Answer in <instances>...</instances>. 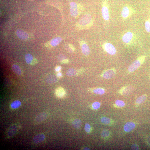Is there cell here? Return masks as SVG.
Wrapping results in <instances>:
<instances>
[{
    "mask_svg": "<svg viewBox=\"0 0 150 150\" xmlns=\"http://www.w3.org/2000/svg\"><path fill=\"white\" fill-rule=\"evenodd\" d=\"M131 149L132 150H139V148L137 144H134L131 147Z\"/></svg>",
    "mask_w": 150,
    "mask_h": 150,
    "instance_id": "32",
    "label": "cell"
},
{
    "mask_svg": "<svg viewBox=\"0 0 150 150\" xmlns=\"http://www.w3.org/2000/svg\"><path fill=\"white\" fill-rule=\"evenodd\" d=\"M38 62L37 60V59L35 58H34L31 64L32 65H36Z\"/></svg>",
    "mask_w": 150,
    "mask_h": 150,
    "instance_id": "33",
    "label": "cell"
},
{
    "mask_svg": "<svg viewBox=\"0 0 150 150\" xmlns=\"http://www.w3.org/2000/svg\"><path fill=\"white\" fill-rule=\"evenodd\" d=\"M145 29L147 32H150V19L146 20L145 24Z\"/></svg>",
    "mask_w": 150,
    "mask_h": 150,
    "instance_id": "28",
    "label": "cell"
},
{
    "mask_svg": "<svg viewBox=\"0 0 150 150\" xmlns=\"http://www.w3.org/2000/svg\"><path fill=\"white\" fill-rule=\"evenodd\" d=\"M13 72L16 74L20 75L21 74V71L20 67L18 65L15 64L13 65L12 67Z\"/></svg>",
    "mask_w": 150,
    "mask_h": 150,
    "instance_id": "17",
    "label": "cell"
},
{
    "mask_svg": "<svg viewBox=\"0 0 150 150\" xmlns=\"http://www.w3.org/2000/svg\"><path fill=\"white\" fill-rule=\"evenodd\" d=\"M61 69V67L60 66H57L55 69V70L56 72H59Z\"/></svg>",
    "mask_w": 150,
    "mask_h": 150,
    "instance_id": "35",
    "label": "cell"
},
{
    "mask_svg": "<svg viewBox=\"0 0 150 150\" xmlns=\"http://www.w3.org/2000/svg\"><path fill=\"white\" fill-rule=\"evenodd\" d=\"M84 130L87 133H91V125L88 124H86L85 127H84Z\"/></svg>",
    "mask_w": 150,
    "mask_h": 150,
    "instance_id": "30",
    "label": "cell"
},
{
    "mask_svg": "<svg viewBox=\"0 0 150 150\" xmlns=\"http://www.w3.org/2000/svg\"><path fill=\"white\" fill-rule=\"evenodd\" d=\"M94 92L95 94L102 95L105 93V91L104 89L101 88H97L94 90Z\"/></svg>",
    "mask_w": 150,
    "mask_h": 150,
    "instance_id": "25",
    "label": "cell"
},
{
    "mask_svg": "<svg viewBox=\"0 0 150 150\" xmlns=\"http://www.w3.org/2000/svg\"><path fill=\"white\" fill-rule=\"evenodd\" d=\"M102 14L103 17L106 21H108L109 19V13L106 2L104 3L102 10Z\"/></svg>",
    "mask_w": 150,
    "mask_h": 150,
    "instance_id": "8",
    "label": "cell"
},
{
    "mask_svg": "<svg viewBox=\"0 0 150 150\" xmlns=\"http://www.w3.org/2000/svg\"><path fill=\"white\" fill-rule=\"evenodd\" d=\"M48 82L50 83H55L57 81V78L53 76H50L47 79Z\"/></svg>",
    "mask_w": 150,
    "mask_h": 150,
    "instance_id": "27",
    "label": "cell"
},
{
    "mask_svg": "<svg viewBox=\"0 0 150 150\" xmlns=\"http://www.w3.org/2000/svg\"><path fill=\"white\" fill-rule=\"evenodd\" d=\"M78 7L76 3L74 2H71L70 4V12L71 15L73 17L77 18L79 15Z\"/></svg>",
    "mask_w": 150,
    "mask_h": 150,
    "instance_id": "5",
    "label": "cell"
},
{
    "mask_svg": "<svg viewBox=\"0 0 150 150\" xmlns=\"http://www.w3.org/2000/svg\"><path fill=\"white\" fill-rule=\"evenodd\" d=\"M72 125L76 129H79L81 126V122L80 120L76 119L72 122Z\"/></svg>",
    "mask_w": 150,
    "mask_h": 150,
    "instance_id": "18",
    "label": "cell"
},
{
    "mask_svg": "<svg viewBox=\"0 0 150 150\" xmlns=\"http://www.w3.org/2000/svg\"><path fill=\"white\" fill-rule=\"evenodd\" d=\"M82 51L84 55L87 56L89 55L90 52V49L88 46L86 44L83 43L81 46Z\"/></svg>",
    "mask_w": 150,
    "mask_h": 150,
    "instance_id": "15",
    "label": "cell"
},
{
    "mask_svg": "<svg viewBox=\"0 0 150 150\" xmlns=\"http://www.w3.org/2000/svg\"><path fill=\"white\" fill-rule=\"evenodd\" d=\"M18 37L20 39L23 40L27 39L28 37V35L22 29H18L17 31Z\"/></svg>",
    "mask_w": 150,
    "mask_h": 150,
    "instance_id": "13",
    "label": "cell"
},
{
    "mask_svg": "<svg viewBox=\"0 0 150 150\" xmlns=\"http://www.w3.org/2000/svg\"><path fill=\"white\" fill-rule=\"evenodd\" d=\"M62 41V39L60 37H57L54 38L50 42V45L53 47L58 45Z\"/></svg>",
    "mask_w": 150,
    "mask_h": 150,
    "instance_id": "16",
    "label": "cell"
},
{
    "mask_svg": "<svg viewBox=\"0 0 150 150\" xmlns=\"http://www.w3.org/2000/svg\"><path fill=\"white\" fill-rule=\"evenodd\" d=\"M77 74L76 70L73 69H70L68 70L67 72V75L69 77H73L76 75Z\"/></svg>",
    "mask_w": 150,
    "mask_h": 150,
    "instance_id": "23",
    "label": "cell"
},
{
    "mask_svg": "<svg viewBox=\"0 0 150 150\" xmlns=\"http://www.w3.org/2000/svg\"><path fill=\"white\" fill-rule=\"evenodd\" d=\"M110 135V132L107 130H103L101 133L102 137L104 138H108Z\"/></svg>",
    "mask_w": 150,
    "mask_h": 150,
    "instance_id": "26",
    "label": "cell"
},
{
    "mask_svg": "<svg viewBox=\"0 0 150 150\" xmlns=\"http://www.w3.org/2000/svg\"><path fill=\"white\" fill-rule=\"evenodd\" d=\"M34 59L33 57L31 54L28 53L25 55V59L26 63L31 64Z\"/></svg>",
    "mask_w": 150,
    "mask_h": 150,
    "instance_id": "22",
    "label": "cell"
},
{
    "mask_svg": "<svg viewBox=\"0 0 150 150\" xmlns=\"http://www.w3.org/2000/svg\"><path fill=\"white\" fill-rule=\"evenodd\" d=\"M116 73L115 71L113 69H109L103 73V77L107 79H109L114 77Z\"/></svg>",
    "mask_w": 150,
    "mask_h": 150,
    "instance_id": "9",
    "label": "cell"
},
{
    "mask_svg": "<svg viewBox=\"0 0 150 150\" xmlns=\"http://www.w3.org/2000/svg\"><path fill=\"white\" fill-rule=\"evenodd\" d=\"M105 50L111 55H114L116 53V49L113 45L109 43H107L103 45Z\"/></svg>",
    "mask_w": 150,
    "mask_h": 150,
    "instance_id": "7",
    "label": "cell"
},
{
    "mask_svg": "<svg viewBox=\"0 0 150 150\" xmlns=\"http://www.w3.org/2000/svg\"><path fill=\"white\" fill-rule=\"evenodd\" d=\"M136 12V11L129 5H126L123 7L121 12L122 18L126 20Z\"/></svg>",
    "mask_w": 150,
    "mask_h": 150,
    "instance_id": "1",
    "label": "cell"
},
{
    "mask_svg": "<svg viewBox=\"0 0 150 150\" xmlns=\"http://www.w3.org/2000/svg\"><path fill=\"white\" fill-rule=\"evenodd\" d=\"M69 47L73 51H75V48L71 44H70L69 45Z\"/></svg>",
    "mask_w": 150,
    "mask_h": 150,
    "instance_id": "37",
    "label": "cell"
},
{
    "mask_svg": "<svg viewBox=\"0 0 150 150\" xmlns=\"http://www.w3.org/2000/svg\"><path fill=\"white\" fill-rule=\"evenodd\" d=\"M147 98V95H144L139 97L136 101V103L138 104H141L143 103L146 100Z\"/></svg>",
    "mask_w": 150,
    "mask_h": 150,
    "instance_id": "21",
    "label": "cell"
},
{
    "mask_svg": "<svg viewBox=\"0 0 150 150\" xmlns=\"http://www.w3.org/2000/svg\"><path fill=\"white\" fill-rule=\"evenodd\" d=\"M135 35L134 34L131 32H128L126 33L122 36L123 41L126 43H129L134 39Z\"/></svg>",
    "mask_w": 150,
    "mask_h": 150,
    "instance_id": "6",
    "label": "cell"
},
{
    "mask_svg": "<svg viewBox=\"0 0 150 150\" xmlns=\"http://www.w3.org/2000/svg\"><path fill=\"white\" fill-rule=\"evenodd\" d=\"M115 104L118 107H123L125 105V103L123 101L119 100H116Z\"/></svg>",
    "mask_w": 150,
    "mask_h": 150,
    "instance_id": "29",
    "label": "cell"
},
{
    "mask_svg": "<svg viewBox=\"0 0 150 150\" xmlns=\"http://www.w3.org/2000/svg\"><path fill=\"white\" fill-rule=\"evenodd\" d=\"M21 105L20 101L15 100L11 104V107L13 109H15L19 107Z\"/></svg>",
    "mask_w": 150,
    "mask_h": 150,
    "instance_id": "20",
    "label": "cell"
},
{
    "mask_svg": "<svg viewBox=\"0 0 150 150\" xmlns=\"http://www.w3.org/2000/svg\"><path fill=\"white\" fill-rule=\"evenodd\" d=\"M45 138L44 135L43 134H39L35 136L33 139V141L35 144H39L44 140Z\"/></svg>",
    "mask_w": 150,
    "mask_h": 150,
    "instance_id": "12",
    "label": "cell"
},
{
    "mask_svg": "<svg viewBox=\"0 0 150 150\" xmlns=\"http://www.w3.org/2000/svg\"><path fill=\"white\" fill-rule=\"evenodd\" d=\"M101 122L102 123L105 125L110 124L111 123V120L107 117H103L101 118Z\"/></svg>",
    "mask_w": 150,
    "mask_h": 150,
    "instance_id": "24",
    "label": "cell"
},
{
    "mask_svg": "<svg viewBox=\"0 0 150 150\" xmlns=\"http://www.w3.org/2000/svg\"><path fill=\"white\" fill-rule=\"evenodd\" d=\"M91 16L89 14L84 15L79 21L78 25L80 28H88L92 23Z\"/></svg>",
    "mask_w": 150,
    "mask_h": 150,
    "instance_id": "2",
    "label": "cell"
},
{
    "mask_svg": "<svg viewBox=\"0 0 150 150\" xmlns=\"http://www.w3.org/2000/svg\"><path fill=\"white\" fill-rule=\"evenodd\" d=\"M145 56H141L138 58L139 59L136 60L131 65L128 69V71L132 73L137 70L139 67L145 59Z\"/></svg>",
    "mask_w": 150,
    "mask_h": 150,
    "instance_id": "3",
    "label": "cell"
},
{
    "mask_svg": "<svg viewBox=\"0 0 150 150\" xmlns=\"http://www.w3.org/2000/svg\"><path fill=\"white\" fill-rule=\"evenodd\" d=\"M48 116L47 113L43 112L39 114L35 117L33 121V123L35 125L39 124L47 118Z\"/></svg>",
    "mask_w": 150,
    "mask_h": 150,
    "instance_id": "4",
    "label": "cell"
},
{
    "mask_svg": "<svg viewBox=\"0 0 150 150\" xmlns=\"http://www.w3.org/2000/svg\"><path fill=\"white\" fill-rule=\"evenodd\" d=\"M17 127L15 125H12L8 129L7 133V135L8 137H11L14 136L17 133Z\"/></svg>",
    "mask_w": 150,
    "mask_h": 150,
    "instance_id": "10",
    "label": "cell"
},
{
    "mask_svg": "<svg viewBox=\"0 0 150 150\" xmlns=\"http://www.w3.org/2000/svg\"><path fill=\"white\" fill-rule=\"evenodd\" d=\"M100 103L99 102H96L93 103L92 107L94 109L97 110L100 107Z\"/></svg>",
    "mask_w": 150,
    "mask_h": 150,
    "instance_id": "31",
    "label": "cell"
},
{
    "mask_svg": "<svg viewBox=\"0 0 150 150\" xmlns=\"http://www.w3.org/2000/svg\"><path fill=\"white\" fill-rule=\"evenodd\" d=\"M135 126L134 123L131 122H128L124 126V130L127 132H130L135 129Z\"/></svg>",
    "mask_w": 150,
    "mask_h": 150,
    "instance_id": "11",
    "label": "cell"
},
{
    "mask_svg": "<svg viewBox=\"0 0 150 150\" xmlns=\"http://www.w3.org/2000/svg\"><path fill=\"white\" fill-rule=\"evenodd\" d=\"M69 62V60L68 59H64L61 61V63L62 64H67Z\"/></svg>",
    "mask_w": 150,
    "mask_h": 150,
    "instance_id": "34",
    "label": "cell"
},
{
    "mask_svg": "<svg viewBox=\"0 0 150 150\" xmlns=\"http://www.w3.org/2000/svg\"><path fill=\"white\" fill-rule=\"evenodd\" d=\"M55 94L57 97L61 98L65 96L66 94V92L63 88L59 87L55 90Z\"/></svg>",
    "mask_w": 150,
    "mask_h": 150,
    "instance_id": "14",
    "label": "cell"
},
{
    "mask_svg": "<svg viewBox=\"0 0 150 150\" xmlns=\"http://www.w3.org/2000/svg\"><path fill=\"white\" fill-rule=\"evenodd\" d=\"M131 87L127 86L123 88L121 91V93L123 95H127L130 93L131 92Z\"/></svg>",
    "mask_w": 150,
    "mask_h": 150,
    "instance_id": "19",
    "label": "cell"
},
{
    "mask_svg": "<svg viewBox=\"0 0 150 150\" xmlns=\"http://www.w3.org/2000/svg\"><path fill=\"white\" fill-rule=\"evenodd\" d=\"M56 76L58 77L61 78L62 77V75L61 73L59 72L57 74Z\"/></svg>",
    "mask_w": 150,
    "mask_h": 150,
    "instance_id": "36",
    "label": "cell"
}]
</instances>
